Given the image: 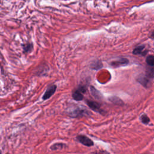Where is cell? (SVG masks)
<instances>
[{"mask_svg":"<svg viewBox=\"0 0 154 154\" xmlns=\"http://www.w3.org/2000/svg\"><path fill=\"white\" fill-rule=\"evenodd\" d=\"M67 146L66 144L63 143H56L53 144L51 147L50 149L52 150H61L64 148L66 147Z\"/></svg>","mask_w":154,"mask_h":154,"instance_id":"ba28073f","label":"cell"},{"mask_svg":"<svg viewBox=\"0 0 154 154\" xmlns=\"http://www.w3.org/2000/svg\"><path fill=\"white\" fill-rule=\"evenodd\" d=\"M140 119L141 120V122L144 124V125H148L149 123L150 122V119L149 117L147 116V114H143L141 115Z\"/></svg>","mask_w":154,"mask_h":154,"instance_id":"7c38bea8","label":"cell"},{"mask_svg":"<svg viewBox=\"0 0 154 154\" xmlns=\"http://www.w3.org/2000/svg\"><path fill=\"white\" fill-rule=\"evenodd\" d=\"M133 54L135 55H145L146 54V51H144V46H138L135 48L133 51Z\"/></svg>","mask_w":154,"mask_h":154,"instance_id":"30bf717a","label":"cell"},{"mask_svg":"<svg viewBox=\"0 0 154 154\" xmlns=\"http://www.w3.org/2000/svg\"><path fill=\"white\" fill-rule=\"evenodd\" d=\"M128 59H126V58H121L119 60H117V61H113L111 64L112 66H114V67H118V66H122V65H125L126 64L128 63Z\"/></svg>","mask_w":154,"mask_h":154,"instance_id":"8992f818","label":"cell"},{"mask_svg":"<svg viewBox=\"0 0 154 154\" xmlns=\"http://www.w3.org/2000/svg\"><path fill=\"white\" fill-rule=\"evenodd\" d=\"M67 114L73 118H80L84 116H88L91 114L87 110L77 108L67 113Z\"/></svg>","mask_w":154,"mask_h":154,"instance_id":"6da1fadb","label":"cell"},{"mask_svg":"<svg viewBox=\"0 0 154 154\" xmlns=\"http://www.w3.org/2000/svg\"><path fill=\"white\" fill-rule=\"evenodd\" d=\"M137 81L144 87L147 88L149 85V80L147 76H141L137 79Z\"/></svg>","mask_w":154,"mask_h":154,"instance_id":"52a82bcc","label":"cell"},{"mask_svg":"<svg viewBox=\"0 0 154 154\" xmlns=\"http://www.w3.org/2000/svg\"><path fill=\"white\" fill-rule=\"evenodd\" d=\"M86 91V88L84 86H80L72 93V98L77 101H82L84 99V93Z\"/></svg>","mask_w":154,"mask_h":154,"instance_id":"7a4b0ae2","label":"cell"},{"mask_svg":"<svg viewBox=\"0 0 154 154\" xmlns=\"http://www.w3.org/2000/svg\"><path fill=\"white\" fill-rule=\"evenodd\" d=\"M33 48V45L31 43H27L23 45V49L25 52H28L29 51H31Z\"/></svg>","mask_w":154,"mask_h":154,"instance_id":"5bb4252c","label":"cell"},{"mask_svg":"<svg viewBox=\"0 0 154 154\" xmlns=\"http://www.w3.org/2000/svg\"><path fill=\"white\" fill-rule=\"evenodd\" d=\"M151 37H152V38H153V39H154V31L152 33V35H151Z\"/></svg>","mask_w":154,"mask_h":154,"instance_id":"2e32d148","label":"cell"},{"mask_svg":"<svg viewBox=\"0 0 154 154\" xmlns=\"http://www.w3.org/2000/svg\"><path fill=\"white\" fill-rule=\"evenodd\" d=\"M76 140L87 147H91L94 146V142L90 138L84 135H79L76 136Z\"/></svg>","mask_w":154,"mask_h":154,"instance_id":"277c9868","label":"cell"},{"mask_svg":"<svg viewBox=\"0 0 154 154\" xmlns=\"http://www.w3.org/2000/svg\"><path fill=\"white\" fill-rule=\"evenodd\" d=\"M91 93L93 96V97L97 99L101 100L103 98L102 94L93 86L91 87Z\"/></svg>","mask_w":154,"mask_h":154,"instance_id":"9c48e42d","label":"cell"},{"mask_svg":"<svg viewBox=\"0 0 154 154\" xmlns=\"http://www.w3.org/2000/svg\"><path fill=\"white\" fill-rule=\"evenodd\" d=\"M146 63L148 65L150 66H154V57L152 55H149L146 58Z\"/></svg>","mask_w":154,"mask_h":154,"instance_id":"9a60e30c","label":"cell"},{"mask_svg":"<svg viewBox=\"0 0 154 154\" xmlns=\"http://www.w3.org/2000/svg\"><path fill=\"white\" fill-rule=\"evenodd\" d=\"M110 101H111L113 104H116V105H123V101L119 99L117 97H111V98H110Z\"/></svg>","mask_w":154,"mask_h":154,"instance_id":"4fadbf2b","label":"cell"},{"mask_svg":"<svg viewBox=\"0 0 154 154\" xmlns=\"http://www.w3.org/2000/svg\"><path fill=\"white\" fill-rule=\"evenodd\" d=\"M146 74L148 78H154V67H150L147 68L146 70Z\"/></svg>","mask_w":154,"mask_h":154,"instance_id":"8fae6325","label":"cell"},{"mask_svg":"<svg viewBox=\"0 0 154 154\" xmlns=\"http://www.w3.org/2000/svg\"><path fill=\"white\" fill-rule=\"evenodd\" d=\"M86 103H87V105L89 106V107L90 108H91L93 111L97 112L102 115L105 114V111L101 108V105L98 102L93 101H90V100H87Z\"/></svg>","mask_w":154,"mask_h":154,"instance_id":"3957f363","label":"cell"},{"mask_svg":"<svg viewBox=\"0 0 154 154\" xmlns=\"http://www.w3.org/2000/svg\"><path fill=\"white\" fill-rule=\"evenodd\" d=\"M56 90H57V86L55 85H52L49 87L43 96V98H42L43 100L46 101L49 99L55 93Z\"/></svg>","mask_w":154,"mask_h":154,"instance_id":"5b68a950","label":"cell"}]
</instances>
